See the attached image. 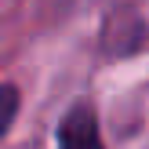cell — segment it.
Wrapping results in <instances>:
<instances>
[{"label":"cell","mask_w":149,"mask_h":149,"mask_svg":"<svg viewBox=\"0 0 149 149\" xmlns=\"http://www.w3.org/2000/svg\"><path fill=\"white\" fill-rule=\"evenodd\" d=\"M55 149H106L98 109L91 98H73L55 124Z\"/></svg>","instance_id":"1"},{"label":"cell","mask_w":149,"mask_h":149,"mask_svg":"<svg viewBox=\"0 0 149 149\" xmlns=\"http://www.w3.org/2000/svg\"><path fill=\"white\" fill-rule=\"evenodd\" d=\"M142 15L131 11L127 18H116L106 22V29H102V47H106V55H135L138 47H142Z\"/></svg>","instance_id":"2"},{"label":"cell","mask_w":149,"mask_h":149,"mask_svg":"<svg viewBox=\"0 0 149 149\" xmlns=\"http://www.w3.org/2000/svg\"><path fill=\"white\" fill-rule=\"evenodd\" d=\"M18 113H22V91H18V84L7 80V84H0V142L11 135Z\"/></svg>","instance_id":"3"}]
</instances>
